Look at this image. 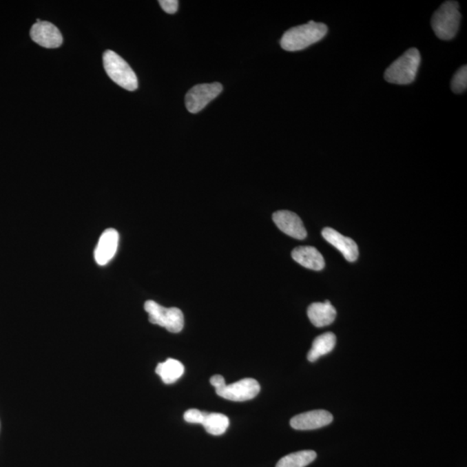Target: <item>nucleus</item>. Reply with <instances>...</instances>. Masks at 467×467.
<instances>
[{"instance_id":"f257e3e1","label":"nucleus","mask_w":467,"mask_h":467,"mask_svg":"<svg viewBox=\"0 0 467 467\" xmlns=\"http://www.w3.org/2000/svg\"><path fill=\"white\" fill-rule=\"evenodd\" d=\"M328 28L323 23L309 21L287 30L280 39V46L287 52H300L326 37Z\"/></svg>"},{"instance_id":"f03ea898","label":"nucleus","mask_w":467,"mask_h":467,"mask_svg":"<svg viewBox=\"0 0 467 467\" xmlns=\"http://www.w3.org/2000/svg\"><path fill=\"white\" fill-rule=\"evenodd\" d=\"M421 64V54L415 48L409 49L386 70L384 79L389 83L407 85L414 82Z\"/></svg>"},{"instance_id":"7ed1b4c3","label":"nucleus","mask_w":467,"mask_h":467,"mask_svg":"<svg viewBox=\"0 0 467 467\" xmlns=\"http://www.w3.org/2000/svg\"><path fill=\"white\" fill-rule=\"evenodd\" d=\"M461 14L456 1L443 3L432 17L431 25L435 34L439 39L448 41L458 32Z\"/></svg>"},{"instance_id":"20e7f679","label":"nucleus","mask_w":467,"mask_h":467,"mask_svg":"<svg viewBox=\"0 0 467 467\" xmlns=\"http://www.w3.org/2000/svg\"><path fill=\"white\" fill-rule=\"evenodd\" d=\"M103 65L107 76L115 83L128 91L138 89V79L134 71L118 54L107 50L103 54Z\"/></svg>"},{"instance_id":"39448f33","label":"nucleus","mask_w":467,"mask_h":467,"mask_svg":"<svg viewBox=\"0 0 467 467\" xmlns=\"http://www.w3.org/2000/svg\"><path fill=\"white\" fill-rule=\"evenodd\" d=\"M144 307L152 324L165 327L172 333H180L184 328V314L178 308L164 307L154 300H147Z\"/></svg>"},{"instance_id":"423d86ee","label":"nucleus","mask_w":467,"mask_h":467,"mask_svg":"<svg viewBox=\"0 0 467 467\" xmlns=\"http://www.w3.org/2000/svg\"><path fill=\"white\" fill-rule=\"evenodd\" d=\"M215 388L216 394L226 400L245 402L251 400L259 394L260 386L255 379L245 378L229 385L223 382Z\"/></svg>"},{"instance_id":"0eeeda50","label":"nucleus","mask_w":467,"mask_h":467,"mask_svg":"<svg viewBox=\"0 0 467 467\" xmlns=\"http://www.w3.org/2000/svg\"><path fill=\"white\" fill-rule=\"evenodd\" d=\"M219 83L198 84L191 87L185 96V106L189 113L197 114L222 93Z\"/></svg>"},{"instance_id":"6e6552de","label":"nucleus","mask_w":467,"mask_h":467,"mask_svg":"<svg viewBox=\"0 0 467 467\" xmlns=\"http://www.w3.org/2000/svg\"><path fill=\"white\" fill-rule=\"evenodd\" d=\"M30 37L37 45L48 49L59 48L63 41L59 28L47 21L34 23L30 29Z\"/></svg>"},{"instance_id":"1a4fd4ad","label":"nucleus","mask_w":467,"mask_h":467,"mask_svg":"<svg viewBox=\"0 0 467 467\" xmlns=\"http://www.w3.org/2000/svg\"><path fill=\"white\" fill-rule=\"evenodd\" d=\"M333 416L330 412L320 409L294 416L290 421V425L296 430H313L330 425Z\"/></svg>"},{"instance_id":"9d476101","label":"nucleus","mask_w":467,"mask_h":467,"mask_svg":"<svg viewBox=\"0 0 467 467\" xmlns=\"http://www.w3.org/2000/svg\"><path fill=\"white\" fill-rule=\"evenodd\" d=\"M273 220L278 228L286 235L298 240L307 238V232L302 221L295 213L279 211L273 213Z\"/></svg>"},{"instance_id":"9b49d317","label":"nucleus","mask_w":467,"mask_h":467,"mask_svg":"<svg viewBox=\"0 0 467 467\" xmlns=\"http://www.w3.org/2000/svg\"><path fill=\"white\" fill-rule=\"evenodd\" d=\"M119 243V233L116 229H107L101 236L94 250V259L99 266L107 265L114 258Z\"/></svg>"},{"instance_id":"f8f14e48","label":"nucleus","mask_w":467,"mask_h":467,"mask_svg":"<svg viewBox=\"0 0 467 467\" xmlns=\"http://www.w3.org/2000/svg\"><path fill=\"white\" fill-rule=\"evenodd\" d=\"M322 236L326 241L343 253L348 262H353L357 260L360 252H358L357 243L353 239L342 236L337 230L331 228H324Z\"/></svg>"},{"instance_id":"ddd939ff","label":"nucleus","mask_w":467,"mask_h":467,"mask_svg":"<svg viewBox=\"0 0 467 467\" xmlns=\"http://www.w3.org/2000/svg\"><path fill=\"white\" fill-rule=\"evenodd\" d=\"M307 315L311 324L316 327L329 326L336 319L337 311L329 300L324 302H316L310 304L307 309Z\"/></svg>"},{"instance_id":"4468645a","label":"nucleus","mask_w":467,"mask_h":467,"mask_svg":"<svg viewBox=\"0 0 467 467\" xmlns=\"http://www.w3.org/2000/svg\"><path fill=\"white\" fill-rule=\"evenodd\" d=\"M292 257L296 262L308 269L322 270L326 265L323 256L311 246L297 247L293 250Z\"/></svg>"},{"instance_id":"2eb2a0df","label":"nucleus","mask_w":467,"mask_h":467,"mask_svg":"<svg viewBox=\"0 0 467 467\" xmlns=\"http://www.w3.org/2000/svg\"><path fill=\"white\" fill-rule=\"evenodd\" d=\"M336 336L333 333H326L317 337L307 354L308 361L313 363L324 355L330 353L336 345Z\"/></svg>"},{"instance_id":"dca6fc26","label":"nucleus","mask_w":467,"mask_h":467,"mask_svg":"<svg viewBox=\"0 0 467 467\" xmlns=\"http://www.w3.org/2000/svg\"><path fill=\"white\" fill-rule=\"evenodd\" d=\"M184 372V365L172 358H169L164 363L158 364L156 368V373L160 375L165 384H174L182 377Z\"/></svg>"},{"instance_id":"f3484780","label":"nucleus","mask_w":467,"mask_h":467,"mask_svg":"<svg viewBox=\"0 0 467 467\" xmlns=\"http://www.w3.org/2000/svg\"><path fill=\"white\" fill-rule=\"evenodd\" d=\"M205 431L212 435H222L229 428V419L225 415L219 413H205L204 422Z\"/></svg>"},{"instance_id":"a211bd4d","label":"nucleus","mask_w":467,"mask_h":467,"mask_svg":"<svg viewBox=\"0 0 467 467\" xmlns=\"http://www.w3.org/2000/svg\"><path fill=\"white\" fill-rule=\"evenodd\" d=\"M317 458L316 452L313 450H304V451L291 453L283 457L277 463L276 467H306Z\"/></svg>"},{"instance_id":"6ab92c4d","label":"nucleus","mask_w":467,"mask_h":467,"mask_svg":"<svg viewBox=\"0 0 467 467\" xmlns=\"http://www.w3.org/2000/svg\"><path fill=\"white\" fill-rule=\"evenodd\" d=\"M451 87L455 94L465 92L467 87V67L462 66L453 77Z\"/></svg>"},{"instance_id":"aec40b11","label":"nucleus","mask_w":467,"mask_h":467,"mask_svg":"<svg viewBox=\"0 0 467 467\" xmlns=\"http://www.w3.org/2000/svg\"><path fill=\"white\" fill-rule=\"evenodd\" d=\"M206 412L198 411V409L191 408L186 411L184 415L185 422L194 423V424H201L204 422Z\"/></svg>"},{"instance_id":"412c9836","label":"nucleus","mask_w":467,"mask_h":467,"mask_svg":"<svg viewBox=\"0 0 467 467\" xmlns=\"http://www.w3.org/2000/svg\"><path fill=\"white\" fill-rule=\"evenodd\" d=\"M158 3L162 9L169 14H174L178 11V1L177 0H160Z\"/></svg>"}]
</instances>
